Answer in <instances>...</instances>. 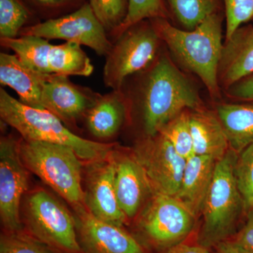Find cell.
<instances>
[{"label": "cell", "instance_id": "obj_25", "mask_svg": "<svg viewBox=\"0 0 253 253\" xmlns=\"http://www.w3.org/2000/svg\"><path fill=\"white\" fill-rule=\"evenodd\" d=\"M35 18L23 0H0V39L18 38Z\"/></svg>", "mask_w": 253, "mask_h": 253}, {"label": "cell", "instance_id": "obj_13", "mask_svg": "<svg viewBox=\"0 0 253 253\" xmlns=\"http://www.w3.org/2000/svg\"><path fill=\"white\" fill-rule=\"evenodd\" d=\"M74 211L78 241L84 253H149L123 226L98 219L86 206Z\"/></svg>", "mask_w": 253, "mask_h": 253}, {"label": "cell", "instance_id": "obj_4", "mask_svg": "<svg viewBox=\"0 0 253 253\" xmlns=\"http://www.w3.org/2000/svg\"><path fill=\"white\" fill-rule=\"evenodd\" d=\"M237 156L230 149L216 163L201 211L203 224L198 237V244L206 249L229 240L234 234L241 214L246 212L234 173Z\"/></svg>", "mask_w": 253, "mask_h": 253}, {"label": "cell", "instance_id": "obj_7", "mask_svg": "<svg viewBox=\"0 0 253 253\" xmlns=\"http://www.w3.org/2000/svg\"><path fill=\"white\" fill-rule=\"evenodd\" d=\"M112 42L103 71L105 86L112 90L121 89L127 78L149 67L164 44L150 20L133 25Z\"/></svg>", "mask_w": 253, "mask_h": 253}, {"label": "cell", "instance_id": "obj_9", "mask_svg": "<svg viewBox=\"0 0 253 253\" xmlns=\"http://www.w3.org/2000/svg\"><path fill=\"white\" fill-rule=\"evenodd\" d=\"M35 36L48 40L73 42L94 50L100 56L109 54L113 42L89 3L74 12L23 28L19 36Z\"/></svg>", "mask_w": 253, "mask_h": 253}, {"label": "cell", "instance_id": "obj_3", "mask_svg": "<svg viewBox=\"0 0 253 253\" xmlns=\"http://www.w3.org/2000/svg\"><path fill=\"white\" fill-rule=\"evenodd\" d=\"M0 117L25 140L69 146L87 163L107 157L115 146L82 137L53 113L23 104L3 88L0 89Z\"/></svg>", "mask_w": 253, "mask_h": 253}, {"label": "cell", "instance_id": "obj_34", "mask_svg": "<svg viewBox=\"0 0 253 253\" xmlns=\"http://www.w3.org/2000/svg\"><path fill=\"white\" fill-rule=\"evenodd\" d=\"M224 91L229 97L236 101L253 102V74L237 82Z\"/></svg>", "mask_w": 253, "mask_h": 253}, {"label": "cell", "instance_id": "obj_37", "mask_svg": "<svg viewBox=\"0 0 253 253\" xmlns=\"http://www.w3.org/2000/svg\"><path fill=\"white\" fill-rule=\"evenodd\" d=\"M253 21V18H252V21Z\"/></svg>", "mask_w": 253, "mask_h": 253}, {"label": "cell", "instance_id": "obj_2", "mask_svg": "<svg viewBox=\"0 0 253 253\" xmlns=\"http://www.w3.org/2000/svg\"><path fill=\"white\" fill-rule=\"evenodd\" d=\"M223 19L221 12L211 15L192 31L174 27L166 18L150 20L173 57L202 81L213 99L221 96L217 70L224 43Z\"/></svg>", "mask_w": 253, "mask_h": 253}, {"label": "cell", "instance_id": "obj_30", "mask_svg": "<svg viewBox=\"0 0 253 253\" xmlns=\"http://www.w3.org/2000/svg\"><path fill=\"white\" fill-rule=\"evenodd\" d=\"M234 173L247 213L253 208V141L238 154Z\"/></svg>", "mask_w": 253, "mask_h": 253}, {"label": "cell", "instance_id": "obj_31", "mask_svg": "<svg viewBox=\"0 0 253 253\" xmlns=\"http://www.w3.org/2000/svg\"><path fill=\"white\" fill-rule=\"evenodd\" d=\"M37 18L55 19L74 12L89 0H23Z\"/></svg>", "mask_w": 253, "mask_h": 253}, {"label": "cell", "instance_id": "obj_10", "mask_svg": "<svg viewBox=\"0 0 253 253\" xmlns=\"http://www.w3.org/2000/svg\"><path fill=\"white\" fill-rule=\"evenodd\" d=\"M154 193L175 196L180 188L186 160L161 133L139 137L132 150Z\"/></svg>", "mask_w": 253, "mask_h": 253}, {"label": "cell", "instance_id": "obj_15", "mask_svg": "<svg viewBox=\"0 0 253 253\" xmlns=\"http://www.w3.org/2000/svg\"><path fill=\"white\" fill-rule=\"evenodd\" d=\"M115 189L121 211L126 219H134L154 191L144 169L131 152L113 149Z\"/></svg>", "mask_w": 253, "mask_h": 253}, {"label": "cell", "instance_id": "obj_11", "mask_svg": "<svg viewBox=\"0 0 253 253\" xmlns=\"http://www.w3.org/2000/svg\"><path fill=\"white\" fill-rule=\"evenodd\" d=\"M29 169L19 152V140L0 139V217L2 230L22 229L21 204L29 186Z\"/></svg>", "mask_w": 253, "mask_h": 253}, {"label": "cell", "instance_id": "obj_8", "mask_svg": "<svg viewBox=\"0 0 253 253\" xmlns=\"http://www.w3.org/2000/svg\"><path fill=\"white\" fill-rule=\"evenodd\" d=\"M196 217L175 196L154 193L136 225L139 241L148 250L164 253L184 243Z\"/></svg>", "mask_w": 253, "mask_h": 253}, {"label": "cell", "instance_id": "obj_18", "mask_svg": "<svg viewBox=\"0 0 253 253\" xmlns=\"http://www.w3.org/2000/svg\"><path fill=\"white\" fill-rule=\"evenodd\" d=\"M50 75L32 71L15 54L0 53V83L16 91L19 101L23 104L44 109L42 94L44 83Z\"/></svg>", "mask_w": 253, "mask_h": 253}, {"label": "cell", "instance_id": "obj_21", "mask_svg": "<svg viewBox=\"0 0 253 253\" xmlns=\"http://www.w3.org/2000/svg\"><path fill=\"white\" fill-rule=\"evenodd\" d=\"M216 114L226 131L231 149L239 154L253 141V102L221 103Z\"/></svg>", "mask_w": 253, "mask_h": 253}, {"label": "cell", "instance_id": "obj_29", "mask_svg": "<svg viewBox=\"0 0 253 253\" xmlns=\"http://www.w3.org/2000/svg\"><path fill=\"white\" fill-rule=\"evenodd\" d=\"M91 9L109 38L126 19L128 0H89Z\"/></svg>", "mask_w": 253, "mask_h": 253}, {"label": "cell", "instance_id": "obj_14", "mask_svg": "<svg viewBox=\"0 0 253 253\" xmlns=\"http://www.w3.org/2000/svg\"><path fill=\"white\" fill-rule=\"evenodd\" d=\"M113 149L114 147L104 159L88 163L84 204L89 212L98 219L123 226L127 219L121 211L116 196Z\"/></svg>", "mask_w": 253, "mask_h": 253}, {"label": "cell", "instance_id": "obj_1", "mask_svg": "<svg viewBox=\"0 0 253 253\" xmlns=\"http://www.w3.org/2000/svg\"><path fill=\"white\" fill-rule=\"evenodd\" d=\"M121 89L129 104V118L134 113L138 117L140 137L156 135L186 110L204 107L194 84L163 50L149 67L127 78Z\"/></svg>", "mask_w": 253, "mask_h": 253}, {"label": "cell", "instance_id": "obj_24", "mask_svg": "<svg viewBox=\"0 0 253 253\" xmlns=\"http://www.w3.org/2000/svg\"><path fill=\"white\" fill-rule=\"evenodd\" d=\"M184 30L192 31L210 16L224 9L222 0H166Z\"/></svg>", "mask_w": 253, "mask_h": 253}, {"label": "cell", "instance_id": "obj_19", "mask_svg": "<svg viewBox=\"0 0 253 253\" xmlns=\"http://www.w3.org/2000/svg\"><path fill=\"white\" fill-rule=\"evenodd\" d=\"M216 163L214 158L196 155L186 160L180 188L175 197L196 217L202 211Z\"/></svg>", "mask_w": 253, "mask_h": 253}, {"label": "cell", "instance_id": "obj_28", "mask_svg": "<svg viewBox=\"0 0 253 253\" xmlns=\"http://www.w3.org/2000/svg\"><path fill=\"white\" fill-rule=\"evenodd\" d=\"M0 253H55L24 229L1 231Z\"/></svg>", "mask_w": 253, "mask_h": 253}, {"label": "cell", "instance_id": "obj_22", "mask_svg": "<svg viewBox=\"0 0 253 253\" xmlns=\"http://www.w3.org/2000/svg\"><path fill=\"white\" fill-rule=\"evenodd\" d=\"M0 44L12 50L28 68L41 74H51L49 55L53 44L49 41L35 36H21L12 39H0Z\"/></svg>", "mask_w": 253, "mask_h": 253}, {"label": "cell", "instance_id": "obj_16", "mask_svg": "<svg viewBox=\"0 0 253 253\" xmlns=\"http://www.w3.org/2000/svg\"><path fill=\"white\" fill-rule=\"evenodd\" d=\"M253 74V25H243L224 40L217 70L221 90Z\"/></svg>", "mask_w": 253, "mask_h": 253}, {"label": "cell", "instance_id": "obj_33", "mask_svg": "<svg viewBox=\"0 0 253 253\" xmlns=\"http://www.w3.org/2000/svg\"><path fill=\"white\" fill-rule=\"evenodd\" d=\"M247 219L241 230L231 240L245 253H253V208L247 212Z\"/></svg>", "mask_w": 253, "mask_h": 253}, {"label": "cell", "instance_id": "obj_17", "mask_svg": "<svg viewBox=\"0 0 253 253\" xmlns=\"http://www.w3.org/2000/svg\"><path fill=\"white\" fill-rule=\"evenodd\" d=\"M129 122V104L121 89L101 94L84 120L87 131L100 141L113 139Z\"/></svg>", "mask_w": 253, "mask_h": 253}, {"label": "cell", "instance_id": "obj_32", "mask_svg": "<svg viewBox=\"0 0 253 253\" xmlns=\"http://www.w3.org/2000/svg\"><path fill=\"white\" fill-rule=\"evenodd\" d=\"M226 21L225 39L245 23L252 21L253 0H222Z\"/></svg>", "mask_w": 253, "mask_h": 253}, {"label": "cell", "instance_id": "obj_26", "mask_svg": "<svg viewBox=\"0 0 253 253\" xmlns=\"http://www.w3.org/2000/svg\"><path fill=\"white\" fill-rule=\"evenodd\" d=\"M128 1L127 14L121 26L110 37L112 41L127 28L140 21L154 18L169 19L170 16L165 0H128Z\"/></svg>", "mask_w": 253, "mask_h": 253}, {"label": "cell", "instance_id": "obj_12", "mask_svg": "<svg viewBox=\"0 0 253 253\" xmlns=\"http://www.w3.org/2000/svg\"><path fill=\"white\" fill-rule=\"evenodd\" d=\"M100 96L90 88L75 84L67 76L52 73L44 83L42 104L44 110L54 114L75 132L78 123L84 122Z\"/></svg>", "mask_w": 253, "mask_h": 253}, {"label": "cell", "instance_id": "obj_20", "mask_svg": "<svg viewBox=\"0 0 253 253\" xmlns=\"http://www.w3.org/2000/svg\"><path fill=\"white\" fill-rule=\"evenodd\" d=\"M190 126L194 154L219 161L231 149L229 139L216 113L206 108L190 110Z\"/></svg>", "mask_w": 253, "mask_h": 253}, {"label": "cell", "instance_id": "obj_35", "mask_svg": "<svg viewBox=\"0 0 253 253\" xmlns=\"http://www.w3.org/2000/svg\"><path fill=\"white\" fill-rule=\"evenodd\" d=\"M163 253H210L207 249L200 245L180 244Z\"/></svg>", "mask_w": 253, "mask_h": 253}, {"label": "cell", "instance_id": "obj_6", "mask_svg": "<svg viewBox=\"0 0 253 253\" xmlns=\"http://www.w3.org/2000/svg\"><path fill=\"white\" fill-rule=\"evenodd\" d=\"M21 213L23 229L55 253H84L74 215L46 190L38 187L28 191Z\"/></svg>", "mask_w": 253, "mask_h": 253}, {"label": "cell", "instance_id": "obj_36", "mask_svg": "<svg viewBox=\"0 0 253 253\" xmlns=\"http://www.w3.org/2000/svg\"><path fill=\"white\" fill-rule=\"evenodd\" d=\"M215 247L218 253H245L240 250L231 240L223 241Z\"/></svg>", "mask_w": 253, "mask_h": 253}, {"label": "cell", "instance_id": "obj_5", "mask_svg": "<svg viewBox=\"0 0 253 253\" xmlns=\"http://www.w3.org/2000/svg\"><path fill=\"white\" fill-rule=\"evenodd\" d=\"M19 152L30 172L57 193L73 210L85 206L82 160L72 148L21 137Z\"/></svg>", "mask_w": 253, "mask_h": 253}, {"label": "cell", "instance_id": "obj_27", "mask_svg": "<svg viewBox=\"0 0 253 253\" xmlns=\"http://www.w3.org/2000/svg\"><path fill=\"white\" fill-rule=\"evenodd\" d=\"M190 110H186L168 122L159 132L176 150L177 154L187 160L194 156V144L191 132Z\"/></svg>", "mask_w": 253, "mask_h": 253}, {"label": "cell", "instance_id": "obj_23", "mask_svg": "<svg viewBox=\"0 0 253 253\" xmlns=\"http://www.w3.org/2000/svg\"><path fill=\"white\" fill-rule=\"evenodd\" d=\"M51 73L69 76L88 77L94 72V66L81 45L73 42L53 44L49 55Z\"/></svg>", "mask_w": 253, "mask_h": 253}]
</instances>
